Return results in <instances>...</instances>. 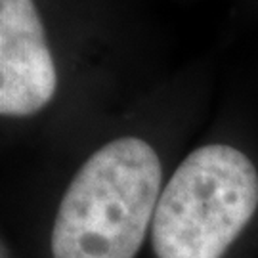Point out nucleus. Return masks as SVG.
<instances>
[{"instance_id": "2", "label": "nucleus", "mask_w": 258, "mask_h": 258, "mask_svg": "<svg viewBox=\"0 0 258 258\" xmlns=\"http://www.w3.org/2000/svg\"><path fill=\"white\" fill-rule=\"evenodd\" d=\"M258 172L239 149L211 144L185 157L151 224L157 258H222L254 216Z\"/></svg>"}, {"instance_id": "1", "label": "nucleus", "mask_w": 258, "mask_h": 258, "mask_svg": "<svg viewBox=\"0 0 258 258\" xmlns=\"http://www.w3.org/2000/svg\"><path fill=\"white\" fill-rule=\"evenodd\" d=\"M163 168L155 149L122 136L77 170L52 228L54 258H134L153 224Z\"/></svg>"}, {"instance_id": "3", "label": "nucleus", "mask_w": 258, "mask_h": 258, "mask_svg": "<svg viewBox=\"0 0 258 258\" xmlns=\"http://www.w3.org/2000/svg\"><path fill=\"white\" fill-rule=\"evenodd\" d=\"M54 57L35 0H0V113L29 117L52 102Z\"/></svg>"}]
</instances>
